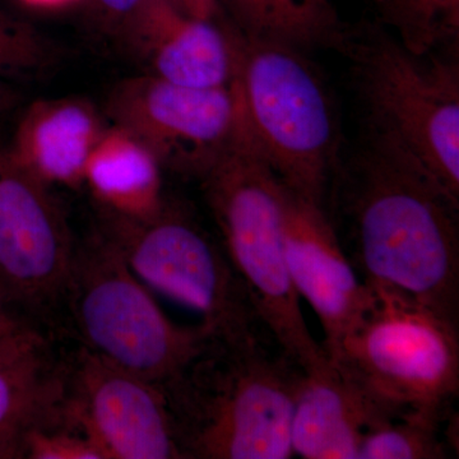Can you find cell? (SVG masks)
<instances>
[{
    "mask_svg": "<svg viewBox=\"0 0 459 459\" xmlns=\"http://www.w3.org/2000/svg\"><path fill=\"white\" fill-rule=\"evenodd\" d=\"M329 188L331 222L359 277L458 328L459 199L409 153L368 131Z\"/></svg>",
    "mask_w": 459,
    "mask_h": 459,
    "instance_id": "6da1fadb",
    "label": "cell"
},
{
    "mask_svg": "<svg viewBox=\"0 0 459 459\" xmlns=\"http://www.w3.org/2000/svg\"><path fill=\"white\" fill-rule=\"evenodd\" d=\"M303 368L271 333L213 337L162 386L186 459L294 457L291 421Z\"/></svg>",
    "mask_w": 459,
    "mask_h": 459,
    "instance_id": "7a4b0ae2",
    "label": "cell"
},
{
    "mask_svg": "<svg viewBox=\"0 0 459 459\" xmlns=\"http://www.w3.org/2000/svg\"><path fill=\"white\" fill-rule=\"evenodd\" d=\"M223 250L263 325L301 368L325 355L301 310L285 252L283 184L238 111L228 148L199 179Z\"/></svg>",
    "mask_w": 459,
    "mask_h": 459,
    "instance_id": "3957f363",
    "label": "cell"
},
{
    "mask_svg": "<svg viewBox=\"0 0 459 459\" xmlns=\"http://www.w3.org/2000/svg\"><path fill=\"white\" fill-rule=\"evenodd\" d=\"M232 30L231 87L244 126L287 188L325 207L340 164V128L327 83L305 51Z\"/></svg>",
    "mask_w": 459,
    "mask_h": 459,
    "instance_id": "277c9868",
    "label": "cell"
},
{
    "mask_svg": "<svg viewBox=\"0 0 459 459\" xmlns=\"http://www.w3.org/2000/svg\"><path fill=\"white\" fill-rule=\"evenodd\" d=\"M349 57L365 131L409 153L459 199V65L418 56L376 22L349 27Z\"/></svg>",
    "mask_w": 459,
    "mask_h": 459,
    "instance_id": "5b68a950",
    "label": "cell"
},
{
    "mask_svg": "<svg viewBox=\"0 0 459 459\" xmlns=\"http://www.w3.org/2000/svg\"><path fill=\"white\" fill-rule=\"evenodd\" d=\"M65 300L84 349L161 388L213 338L202 323L172 322L96 230L75 246Z\"/></svg>",
    "mask_w": 459,
    "mask_h": 459,
    "instance_id": "8992f818",
    "label": "cell"
},
{
    "mask_svg": "<svg viewBox=\"0 0 459 459\" xmlns=\"http://www.w3.org/2000/svg\"><path fill=\"white\" fill-rule=\"evenodd\" d=\"M369 286L376 300L328 358L392 418L453 411L459 329L406 295Z\"/></svg>",
    "mask_w": 459,
    "mask_h": 459,
    "instance_id": "52a82bcc",
    "label": "cell"
},
{
    "mask_svg": "<svg viewBox=\"0 0 459 459\" xmlns=\"http://www.w3.org/2000/svg\"><path fill=\"white\" fill-rule=\"evenodd\" d=\"M95 230L144 286L199 314L213 337L231 341L270 332L221 241L183 205L165 199L161 210L146 219L98 207Z\"/></svg>",
    "mask_w": 459,
    "mask_h": 459,
    "instance_id": "ba28073f",
    "label": "cell"
},
{
    "mask_svg": "<svg viewBox=\"0 0 459 459\" xmlns=\"http://www.w3.org/2000/svg\"><path fill=\"white\" fill-rule=\"evenodd\" d=\"M105 113L144 144L162 169L201 179L234 135L238 100L231 84L197 89L143 74L115 84Z\"/></svg>",
    "mask_w": 459,
    "mask_h": 459,
    "instance_id": "9c48e42d",
    "label": "cell"
},
{
    "mask_svg": "<svg viewBox=\"0 0 459 459\" xmlns=\"http://www.w3.org/2000/svg\"><path fill=\"white\" fill-rule=\"evenodd\" d=\"M75 246L51 186L0 151V283L36 322L65 300Z\"/></svg>",
    "mask_w": 459,
    "mask_h": 459,
    "instance_id": "30bf717a",
    "label": "cell"
},
{
    "mask_svg": "<svg viewBox=\"0 0 459 459\" xmlns=\"http://www.w3.org/2000/svg\"><path fill=\"white\" fill-rule=\"evenodd\" d=\"M68 368L69 416L108 459H186L161 386L82 346Z\"/></svg>",
    "mask_w": 459,
    "mask_h": 459,
    "instance_id": "8fae6325",
    "label": "cell"
},
{
    "mask_svg": "<svg viewBox=\"0 0 459 459\" xmlns=\"http://www.w3.org/2000/svg\"><path fill=\"white\" fill-rule=\"evenodd\" d=\"M283 213L290 276L318 316L329 351L360 322L376 291L353 270L325 207L283 184Z\"/></svg>",
    "mask_w": 459,
    "mask_h": 459,
    "instance_id": "7c38bea8",
    "label": "cell"
},
{
    "mask_svg": "<svg viewBox=\"0 0 459 459\" xmlns=\"http://www.w3.org/2000/svg\"><path fill=\"white\" fill-rule=\"evenodd\" d=\"M117 32L144 74L197 89L232 82L234 30L222 17H195L174 0H148Z\"/></svg>",
    "mask_w": 459,
    "mask_h": 459,
    "instance_id": "4fadbf2b",
    "label": "cell"
},
{
    "mask_svg": "<svg viewBox=\"0 0 459 459\" xmlns=\"http://www.w3.org/2000/svg\"><path fill=\"white\" fill-rule=\"evenodd\" d=\"M68 361L40 325L0 342V459L26 458L32 431L68 420Z\"/></svg>",
    "mask_w": 459,
    "mask_h": 459,
    "instance_id": "5bb4252c",
    "label": "cell"
},
{
    "mask_svg": "<svg viewBox=\"0 0 459 459\" xmlns=\"http://www.w3.org/2000/svg\"><path fill=\"white\" fill-rule=\"evenodd\" d=\"M388 419L325 353L303 368L292 413V452L307 459H358L365 434Z\"/></svg>",
    "mask_w": 459,
    "mask_h": 459,
    "instance_id": "9a60e30c",
    "label": "cell"
},
{
    "mask_svg": "<svg viewBox=\"0 0 459 459\" xmlns=\"http://www.w3.org/2000/svg\"><path fill=\"white\" fill-rule=\"evenodd\" d=\"M105 128L98 108L87 100H38L21 117L8 151L47 186L80 188Z\"/></svg>",
    "mask_w": 459,
    "mask_h": 459,
    "instance_id": "2e32d148",
    "label": "cell"
},
{
    "mask_svg": "<svg viewBox=\"0 0 459 459\" xmlns=\"http://www.w3.org/2000/svg\"><path fill=\"white\" fill-rule=\"evenodd\" d=\"M162 170L144 144L110 124L91 152L83 186L102 210L131 219H146L165 204Z\"/></svg>",
    "mask_w": 459,
    "mask_h": 459,
    "instance_id": "e0dca14e",
    "label": "cell"
},
{
    "mask_svg": "<svg viewBox=\"0 0 459 459\" xmlns=\"http://www.w3.org/2000/svg\"><path fill=\"white\" fill-rule=\"evenodd\" d=\"M235 29L255 40L280 42L307 51H341L349 27L332 0H219Z\"/></svg>",
    "mask_w": 459,
    "mask_h": 459,
    "instance_id": "ac0fdd59",
    "label": "cell"
},
{
    "mask_svg": "<svg viewBox=\"0 0 459 459\" xmlns=\"http://www.w3.org/2000/svg\"><path fill=\"white\" fill-rule=\"evenodd\" d=\"M458 415L409 411L380 422L362 439L358 459H444L455 452Z\"/></svg>",
    "mask_w": 459,
    "mask_h": 459,
    "instance_id": "d6986e66",
    "label": "cell"
},
{
    "mask_svg": "<svg viewBox=\"0 0 459 459\" xmlns=\"http://www.w3.org/2000/svg\"><path fill=\"white\" fill-rule=\"evenodd\" d=\"M377 22L418 56L457 41L459 0H373Z\"/></svg>",
    "mask_w": 459,
    "mask_h": 459,
    "instance_id": "ffe728a7",
    "label": "cell"
},
{
    "mask_svg": "<svg viewBox=\"0 0 459 459\" xmlns=\"http://www.w3.org/2000/svg\"><path fill=\"white\" fill-rule=\"evenodd\" d=\"M59 48L35 27L0 12V80L48 74L60 59Z\"/></svg>",
    "mask_w": 459,
    "mask_h": 459,
    "instance_id": "44dd1931",
    "label": "cell"
},
{
    "mask_svg": "<svg viewBox=\"0 0 459 459\" xmlns=\"http://www.w3.org/2000/svg\"><path fill=\"white\" fill-rule=\"evenodd\" d=\"M27 459H108L90 434L69 416L57 427L39 429L27 437Z\"/></svg>",
    "mask_w": 459,
    "mask_h": 459,
    "instance_id": "7402d4cb",
    "label": "cell"
},
{
    "mask_svg": "<svg viewBox=\"0 0 459 459\" xmlns=\"http://www.w3.org/2000/svg\"><path fill=\"white\" fill-rule=\"evenodd\" d=\"M35 325H39V323L33 320L31 316H27L12 300L7 290L0 283V342L13 336L17 332Z\"/></svg>",
    "mask_w": 459,
    "mask_h": 459,
    "instance_id": "603a6c76",
    "label": "cell"
},
{
    "mask_svg": "<svg viewBox=\"0 0 459 459\" xmlns=\"http://www.w3.org/2000/svg\"><path fill=\"white\" fill-rule=\"evenodd\" d=\"M100 17L115 30L126 22L148 0H89Z\"/></svg>",
    "mask_w": 459,
    "mask_h": 459,
    "instance_id": "cb8c5ba5",
    "label": "cell"
},
{
    "mask_svg": "<svg viewBox=\"0 0 459 459\" xmlns=\"http://www.w3.org/2000/svg\"><path fill=\"white\" fill-rule=\"evenodd\" d=\"M184 11L201 18L222 17L219 0H174Z\"/></svg>",
    "mask_w": 459,
    "mask_h": 459,
    "instance_id": "d4e9b609",
    "label": "cell"
},
{
    "mask_svg": "<svg viewBox=\"0 0 459 459\" xmlns=\"http://www.w3.org/2000/svg\"><path fill=\"white\" fill-rule=\"evenodd\" d=\"M20 101V93L9 84L8 81L0 80V120L11 113Z\"/></svg>",
    "mask_w": 459,
    "mask_h": 459,
    "instance_id": "484cf974",
    "label": "cell"
},
{
    "mask_svg": "<svg viewBox=\"0 0 459 459\" xmlns=\"http://www.w3.org/2000/svg\"><path fill=\"white\" fill-rule=\"evenodd\" d=\"M26 7L39 9V11H59L71 7L81 0H18Z\"/></svg>",
    "mask_w": 459,
    "mask_h": 459,
    "instance_id": "4316f807",
    "label": "cell"
}]
</instances>
